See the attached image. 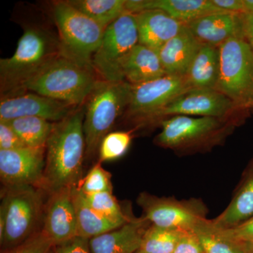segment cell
Masks as SVG:
<instances>
[{
    "label": "cell",
    "mask_w": 253,
    "mask_h": 253,
    "mask_svg": "<svg viewBox=\"0 0 253 253\" xmlns=\"http://www.w3.org/2000/svg\"><path fill=\"white\" fill-rule=\"evenodd\" d=\"M126 9L131 14L161 10L184 24L214 13L226 12L217 7L212 0H126Z\"/></svg>",
    "instance_id": "e0dca14e"
},
{
    "label": "cell",
    "mask_w": 253,
    "mask_h": 253,
    "mask_svg": "<svg viewBox=\"0 0 253 253\" xmlns=\"http://www.w3.org/2000/svg\"><path fill=\"white\" fill-rule=\"evenodd\" d=\"M173 253H204L196 233L183 230Z\"/></svg>",
    "instance_id": "e575fe53"
},
{
    "label": "cell",
    "mask_w": 253,
    "mask_h": 253,
    "mask_svg": "<svg viewBox=\"0 0 253 253\" xmlns=\"http://www.w3.org/2000/svg\"><path fill=\"white\" fill-rule=\"evenodd\" d=\"M46 147L0 150V179L5 188H41L45 168Z\"/></svg>",
    "instance_id": "4fadbf2b"
},
{
    "label": "cell",
    "mask_w": 253,
    "mask_h": 253,
    "mask_svg": "<svg viewBox=\"0 0 253 253\" xmlns=\"http://www.w3.org/2000/svg\"><path fill=\"white\" fill-rule=\"evenodd\" d=\"M199 237L204 253H247L246 243L226 236L206 219L194 231Z\"/></svg>",
    "instance_id": "4316f807"
},
{
    "label": "cell",
    "mask_w": 253,
    "mask_h": 253,
    "mask_svg": "<svg viewBox=\"0 0 253 253\" xmlns=\"http://www.w3.org/2000/svg\"><path fill=\"white\" fill-rule=\"evenodd\" d=\"M245 14L253 15V0H243Z\"/></svg>",
    "instance_id": "f35d334b"
},
{
    "label": "cell",
    "mask_w": 253,
    "mask_h": 253,
    "mask_svg": "<svg viewBox=\"0 0 253 253\" xmlns=\"http://www.w3.org/2000/svg\"><path fill=\"white\" fill-rule=\"evenodd\" d=\"M72 199L77 221L78 236L89 240L121 226L96 212L77 187L72 188Z\"/></svg>",
    "instance_id": "cb8c5ba5"
},
{
    "label": "cell",
    "mask_w": 253,
    "mask_h": 253,
    "mask_svg": "<svg viewBox=\"0 0 253 253\" xmlns=\"http://www.w3.org/2000/svg\"><path fill=\"white\" fill-rule=\"evenodd\" d=\"M151 223L142 216L131 217L126 224L89 239L91 253H136Z\"/></svg>",
    "instance_id": "ac0fdd59"
},
{
    "label": "cell",
    "mask_w": 253,
    "mask_h": 253,
    "mask_svg": "<svg viewBox=\"0 0 253 253\" xmlns=\"http://www.w3.org/2000/svg\"><path fill=\"white\" fill-rule=\"evenodd\" d=\"M246 249H247V253H253V244L246 243Z\"/></svg>",
    "instance_id": "ab89813d"
},
{
    "label": "cell",
    "mask_w": 253,
    "mask_h": 253,
    "mask_svg": "<svg viewBox=\"0 0 253 253\" xmlns=\"http://www.w3.org/2000/svg\"><path fill=\"white\" fill-rule=\"evenodd\" d=\"M77 106L42 96L31 91L1 97L0 121L23 117H38L59 123L68 117Z\"/></svg>",
    "instance_id": "5bb4252c"
},
{
    "label": "cell",
    "mask_w": 253,
    "mask_h": 253,
    "mask_svg": "<svg viewBox=\"0 0 253 253\" xmlns=\"http://www.w3.org/2000/svg\"><path fill=\"white\" fill-rule=\"evenodd\" d=\"M49 253H91L89 240L76 236L54 245Z\"/></svg>",
    "instance_id": "d6a6232c"
},
{
    "label": "cell",
    "mask_w": 253,
    "mask_h": 253,
    "mask_svg": "<svg viewBox=\"0 0 253 253\" xmlns=\"http://www.w3.org/2000/svg\"><path fill=\"white\" fill-rule=\"evenodd\" d=\"M8 123L26 147L35 149L46 147L56 123L38 117L18 118Z\"/></svg>",
    "instance_id": "484cf974"
},
{
    "label": "cell",
    "mask_w": 253,
    "mask_h": 253,
    "mask_svg": "<svg viewBox=\"0 0 253 253\" xmlns=\"http://www.w3.org/2000/svg\"><path fill=\"white\" fill-rule=\"evenodd\" d=\"M125 80L131 85L143 84L167 76L157 51L136 44L122 64Z\"/></svg>",
    "instance_id": "7402d4cb"
},
{
    "label": "cell",
    "mask_w": 253,
    "mask_h": 253,
    "mask_svg": "<svg viewBox=\"0 0 253 253\" xmlns=\"http://www.w3.org/2000/svg\"><path fill=\"white\" fill-rule=\"evenodd\" d=\"M98 81L94 70L80 66L61 55L26 81L15 94L31 91L80 106L85 103Z\"/></svg>",
    "instance_id": "277c9868"
},
{
    "label": "cell",
    "mask_w": 253,
    "mask_h": 253,
    "mask_svg": "<svg viewBox=\"0 0 253 253\" xmlns=\"http://www.w3.org/2000/svg\"><path fill=\"white\" fill-rule=\"evenodd\" d=\"M49 194L44 205L41 231L55 245L78 236L77 221L72 188H64Z\"/></svg>",
    "instance_id": "9a60e30c"
},
{
    "label": "cell",
    "mask_w": 253,
    "mask_h": 253,
    "mask_svg": "<svg viewBox=\"0 0 253 253\" xmlns=\"http://www.w3.org/2000/svg\"><path fill=\"white\" fill-rule=\"evenodd\" d=\"M244 118L176 116L160 123L154 144L177 155L207 152L224 144Z\"/></svg>",
    "instance_id": "7a4b0ae2"
},
{
    "label": "cell",
    "mask_w": 253,
    "mask_h": 253,
    "mask_svg": "<svg viewBox=\"0 0 253 253\" xmlns=\"http://www.w3.org/2000/svg\"><path fill=\"white\" fill-rule=\"evenodd\" d=\"M84 196L86 202L96 212L118 225L123 226L130 220L131 217L123 212L113 193L102 192Z\"/></svg>",
    "instance_id": "f1b7e54d"
},
{
    "label": "cell",
    "mask_w": 253,
    "mask_h": 253,
    "mask_svg": "<svg viewBox=\"0 0 253 253\" xmlns=\"http://www.w3.org/2000/svg\"><path fill=\"white\" fill-rule=\"evenodd\" d=\"M134 15L139 33V44L157 52L184 26L161 10H146Z\"/></svg>",
    "instance_id": "d6986e66"
},
{
    "label": "cell",
    "mask_w": 253,
    "mask_h": 253,
    "mask_svg": "<svg viewBox=\"0 0 253 253\" xmlns=\"http://www.w3.org/2000/svg\"><path fill=\"white\" fill-rule=\"evenodd\" d=\"M221 231L231 239L236 240L240 242L253 244V217L245 221L241 225L232 229Z\"/></svg>",
    "instance_id": "d590c367"
},
{
    "label": "cell",
    "mask_w": 253,
    "mask_h": 253,
    "mask_svg": "<svg viewBox=\"0 0 253 253\" xmlns=\"http://www.w3.org/2000/svg\"><path fill=\"white\" fill-rule=\"evenodd\" d=\"M247 112L216 89H190L159 111L152 125L176 116L245 119Z\"/></svg>",
    "instance_id": "7c38bea8"
},
{
    "label": "cell",
    "mask_w": 253,
    "mask_h": 253,
    "mask_svg": "<svg viewBox=\"0 0 253 253\" xmlns=\"http://www.w3.org/2000/svg\"><path fill=\"white\" fill-rule=\"evenodd\" d=\"M139 253V251H138V252H137V253Z\"/></svg>",
    "instance_id": "60d3db41"
},
{
    "label": "cell",
    "mask_w": 253,
    "mask_h": 253,
    "mask_svg": "<svg viewBox=\"0 0 253 253\" xmlns=\"http://www.w3.org/2000/svg\"><path fill=\"white\" fill-rule=\"evenodd\" d=\"M136 203L151 224L165 229L194 231L208 219L207 207L201 199L178 200L142 192Z\"/></svg>",
    "instance_id": "30bf717a"
},
{
    "label": "cell",
    "mask_w": 253,
    "mask_h": 253,
    "mask_svg": "<svg viewBox=\"0 0 253 253\" xmlns=\"http://www.w3.org/2000/svg\"><path fill=\"white\" fill-rule=\"evenodd\" d=\"M182 231L151 224L145 232L139 253H173Z\"/></svg>",
    "instance_id": "83f0119b"
},
{
    "label": "cell",
    "mask_w": 253,
    "mask_h": 253,
    "mask_svg": "<svg viewBox=\"0 0 253 253\" xmlns=\"http://www.w3.org/2000/svg\"><path fill=\"white\" fill-rule=\"evenodd\" d=\"M26 147L9 123L0 121V150H15Z\"/></svg>",
    "instance_id": "836d02e7"
},
{
    "label": "cell",
    "mask_w": 253,
    "mask_h": 253,
    "mask_svg": "<svg viewBox=\"0 0 253 253\" xmlns=\"http://www.w3.org/2000/svg\"><path fill=\"white\" fill-rule=\"evenodd\" d=\"M252 110H253V109Z\"/></svg>",
    "instance_id": "b9f144b4"
},
{
    "label": "cell",
    "mask_w": 253,
    "mask_h": 253,
    "mask_svg": "<svg viewBox=\"0 0 253 253\" xmlns=\"http://www.w3.org/2000/svg\"><path fill=\"white\" fill-rule=\"evenodd\" d=\"M131 84L126 81H99L86 99L83 129L85 137V159L99 152L103 139L118 118L126 113L130 101Z\"/></svg>",
    "instance_id": "5b68a950"
},
{
    "label": "cell",
    "mask_w": 253,
    "mask_h": 253,
    "mask_svg": "<svg viewBox=\"0 0 253 253\" xmlns=\"http://www.w3.org/2000/svg\"><path fill=\"white\" fill-rule=\"evenodd\" d=\"M217 7L226 12L245 14L243 0H212Z\"/></svg>",
    "instance_id": "8d00e7d4"
},
{
    "label": "cell",
    "mask_w": 253,
    "mask_h": 253,
    "mask_svg": "<svg viewBox=\"0 0 253 253\" xmlns=\"http://www.w3.org/2000/svg\"><path fill=\"white\" fill-rule=\"evenodd\" d=\"M201 45L184 24L181 31L158 51L167 76H185Z\"/></svg>",
    "instance_id": "ffe728a7"
},
{
    "label": "cell",
    "mask_w": 253,
    "mask_h": 253,
    "mask_svg": "<svg viewBox=\"0 0 253 253\" xmlns=\"http://www.w3.org/2000/svg\"><path fill=\"white\" fill-rule=\"evenodd\" d=\"M84 108H77L56 123L46 144L42 189L51 193L76 187L83 179L86 143L83 129Z\"/></svg>",
    "instance_id": "6da1fadb"
},
{
    "label": "cell",
    "mask_w": 253,
    "mask_h": 253,
    "mask_svg": "<svg viewBox=\"0 0 253 253\" xmlns=\"http://www.w3.org/2000/svg\"><path fill=\"white\" fill-rule=\"evenodd\" d=\"M220 71L219 46L202 44L185 78L190 89H216Z\"/></svg>",
    "instance_id": "603a6c76"
},
{
    "label": "cell",
    "mask_w": 253,
    "mask_h": 253,
    "mask_svg": "<svg viewBox=\"0 0 253 253\" xmlns=\"http://www.w3.org/2000/svg\"><path fill=\"white\" fill-rule=\"evenodd\" d=\"M76 187L84 195L102 192L113 193L111 172L105 169L99 161L81 179Z\"/></svg>",
    "instance_id": "4dcf8cb0"
},
{
    "label": "cell",
    "mask_w": 253,
    "mask_h": 253,
    "mask_svg": "<svg viewBox=\"0 0 253 253\" xmlns=\"http://www.w3.org/2000/svg\"><path fill=\"white\" fill-rule=\"evenodd\" d=\"M44 191L36 186L5 188L1 203L6 215L4 236L0 239L3 251L16 247L38 232L36 229L44 211Z\"/></svg>",
    "instance_id": "52a82bcc"
},
{
    "label": "cell",
    "mask_w": 253,
    "mask_h": 253,
    "mask_svg": "<svg viewBox=\"0 0 253 253\" xmlns=\"http://www.w3.org/2000/svg\"><path fill=\"white\" fill-rule=\"evenodd\" d=\"M253 217V159L244 173L230 204L219 215L210 219L214 227L221 230L241 225Z\"/></svg>",
    "instance_id": "44dd1931"
},
{
    "label": "cell",
    "mask_w": 253,
    "mask_h": 253,
    "mask_svg": "<svg viewBox=\"0 0 253 253\" xmlns=\"http://www.w3.org/2000/svg\"><path fill=\"white\" fill-rule=\"evenodd\" d=\"M61 55L59 38L42 28H26L14 54L0 60L1 97L17 93L26 81Z\"/></svg>",
    "instance_id": "3957f363"
},
{
    "label": "cell",
    "mask_w": 253,
    "mask_h": 253,
    "mask_svg": "<svg viewBox=\"0 0 253 253\" xmlns=\"http://www.w3.org/2000/svg\"><path fill=\"white\" fill-rule=\"evenodd\" d=\"M138 44L135 16L126 13L105 30L99 48L93 56L95 73L102 81H126L122 71L123 61Z\"/></svg>",
    "instance_id": "9c48e42d"
},
{
    "label": "cell",
    "mask_w": 253,
    "mask_h": 253,
    "mask_svg": "<svg viewBox=\"0 0 253 253\" xmlns=\"http://www.w3.org/2000/svg\"><path fill=\"white\" fill-rule=\"evenodd\" d=\"M188 89L185 76H166L131 85L126 117L139 126L152 125L159 111Z\"/></svg>",
    "instance_id": "8fae6325"
},
{
    "label": "cell",
    "mask_w": 253,
    "mask_h": 253,
    "mask_svg": "<svg viewBox=\"0 0 253 253\" xmlns=\"http://www.w3.org/2000/svg\"><path fill=\"white\" fill-rule=\"evenodd\" d=\"M220 71L216 90L239 109H253V51L244 38H233L219 46Z\"/></svg>",
    "instance_id": "ba28073f"
},
{
    "label": "cell",
    "mask_w": 253,
    "mask_h": 253,
    "mask_svg": "<svg viewBox=\"0 0 253 253\" xmlns=\"http://www.w3.org/2000/svg\"><path fill=\"white\" fill-rule=\"evenodd\" d=\"M67 2L104 28L126 13V0H67Z\"/></svg>",
    "instance_id": "d4e9b609"
},
{
    "label": "cell",
    "mask_w": 253,
    "mask_h": 253,
    "mask_svg": "<svg viewBox=\"0 0 253 253\" xmlns=\"http://www.w3.org/2000/svg\"><path fill=\"white\" fill-rule=\"evenodd\" d=\"M54 244L41 231L22 244L2 253H49Z\"/></svg>",
    "instance_id": "1f68e13d"
},
{
    "label": "cell",
    "mask_w": 253,
    "mask_h": 253,
    "mask_svg": "<svg viewBox=\"0 0 253 253\" xmlns=\"http://www.w3.org/2000/svg\"><path fill=\"white\" fill-rule=\"evenodd\" d=\"M243 14L214 13L198 18L185 26L201 44L220 46L233 38H244Z\"/></svg>",
    "instance_id": "2e32d148"
},
{
    "label": "cell",
    "mask_w": 253,
    "mask_h": 253,
    "mask_svg": "<svg viewBox=\"0 0 253 253\" xmlns=\"http://www.w3.org/2000/svg\"><path fill=\"white\" fill-rule=\"evenodd\" d=\"M133 130L110 132L101 141L99 149V162L113 161L127 152L132 140Z\"/></svg>",
    "instance_id": "f546056e"
},
{
    "label": "cell",
    "mask_w": 253,
    "mask_h": 253,
    "mask_svg": "<svg viewBox=\"0 0 253 253\" xmlns=\"http://www.w3.org/2000/svg\"><path fill=\"white\" fill-rule=\"evenodd\" d=\"M244 22L245 40L253 51V15L243 14Z\"/></svg>",
    "instance_id": "74e56055"
},
{
    "label": "cell",
    "mask_w": 253,
    "mask_h": 253,
    "mask_svg": "<svg viewBox=\"0 0 253 253\" xmlns=\"http://www.w3.org/2000/svg\"><path fill=\"white\" fill-rule=\"evenodd\" d=\"M52 14L59 31L61 56L93 69V56L106 28L78 11L67 1L54 2Z\"/></svg>",
    "instance_id": "8992f818"
}]
</instances>
